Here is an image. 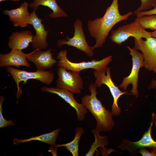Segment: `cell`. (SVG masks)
<instances>
[{"instance_id": "cell-5", "label": "cell", "mask_w": 156, "mask_h": 156, "mask_svg": "<svg viewBox=\"0 0 156 156\" xmlns=\"http://www.w3.org/2000/svg\"><path fill=\"white\" fill-rule=\"evenodd\" d=\"M110 68L107 67L105 69L101 71L95 70L94 71V75L96 78L94 83L99 88L103 84L106 85L110 91L113 99L111 113L113 115L118 116L120 115L121 110L118 106V101L120 96L123 94H132L125 90L122 92L112 80L110 73Z\"/></svg>"}, {"instance_id": "cell-16", "label": "cell", "mask_w": 156, "mask_h": 156, "mask_svg": "<svg viewBox=\"0 0 156 156\" xmlns=\"http://www.w3.org/2000/svg\"><path fill=\"white\" fill-rule=\"evenodd\" d=\"M29 54L16 49H12L7 54L0 53V67L13 66L18 68L21 66L29 67L31 65L27 59Z\"/></svg>"}, {"instance_id": "cell-32", "label": "cell", "mask_w": 156, "mask_h": 156, "mask_svg": "<svg viewBox=\"0 0 156 156\" xmlns=\"http://www.w3.org/2000/svg\"></svg>"}, {"instance_id": "cell-26", "label": "cell", "mask_w": 156, "mask_h": 156, "mask_svg": "<svg viewBox=\"0 0 156 156\" xmlns=\"http://www.w3.org/2000/svg\"><path fill=\"white\" fill-rule=\"evenodd\" d=\"M153 14H156V5L152 9L144 11H141L137 13L135 15L137 17H139L144 15H149Z\"/></svg>"}, {"instance_id": "cell-25", "label": "cell", "mask_w": 156, "mask_h": 156, "mask_svg": "<svg viewBox=\"0 0 156 156\" xmlns=\"http://www.w3.org/2000/svg\"><path fill=\"white\" fill-rule=\"evenodd\" d=\"M139 152L142 156H156V151L152 149L150 152L145 148H139Z\"/></svg>"}, {"instance_id": "cell-10", "label": "cell", "mask_w": 156, "mask_h": 156, "mask_svg": "<svg viewBox=\"0 0 156 156\" xmlns=\"http://www.w3.org/2000/svg\"><path fill=\"white\" fill-rule=\"evenodd\" d=\"M59 66L57 69L56 87L66 89L74 94H79L83 89V79L79 74Z\"/></svg>"}, {"instance_id": "cell-24", "label": "cell", "mask_w": 156, "mask_h": 156, "mask_svg": "<svg viewBox=\"0 0 156 156\" xmlns=\"http://www.w3.org/2000/svg\"><path fill=\"white\" fill-rule=\"evenodd\" d=\"M3 96H0V128H3L8 126H15L14 122L11 120H7L4 117L2 114V104L4 100Z\"/></svg>"}, {"instance_id": "cell-6", "label": "cell", "mask_w": 156, "mask_h": 156, "mask_svg": "<svg viewBox=\"0 0 156 156\" xmlns=\"http://www.w3.org/2000/svg\"><path fill=\"white\" fill-rule=\"evenodd\" d=\"M151 36V32L146 31L135 20L129 24L119 27L112 30L110 38L114 42L120 45L130 37L146 39Z\"/></svg>"}, {"instance_id": "cell-18", "label": "cell", "mask_w": 156, "mask_h": 156, "mask_svg": "<svg viewBox=\"0 0 156 156\" xmlns=\"http://www.w3.org/2000/svg\"><path fill=\"white\" fill-rule=\"evenodd\" d=\"M40 5L47 7L53 11L49 16L50 18L68 16L67 14L58 5L56 0H34L29 5L30 8L36 10Z\"/></svg>"}, {"instance_id": "cell-29", "label": "cell", "mask_w": 156, "mask_h": 156, "mask_svg": "<svg viewBox=\"0 0 156 156\" xmlns=\"http://www.w3.org/2000/svg\"><path fill=\"white\" fill-rule=\"evenodd\" d=\"M155 98L156 99V96H155ZM152 118L153 120L155 121L154 123L155 126L156 127V113H154L153 112L152 113Z\"/></svg>"}, {"instance_id": "cell-23", "label": "cell", "mask_w": 156, "mask_h": 156, "mask_svg": "<svg viewBox=\"0 0 156 156\" xmlns=\"http://www.w3.org/2000/svg\"><path fill=\"white\" fill-rule=\"evenodd\" d=\"M140 1L141 5L133 12L134 15L141 11L147 10L156 5V0H140Z\"/></svg>"}, {"instance_id": "cell-21", "label": "cell", "mask_w": 156, "mask_h": 156, "mask_svg": "<svg viewBox=\"0 0 156 156\" xmlns=\"http://www.w3.org/2000/svg\"><path fill=\"white\" fill-rule=\"evenodd\" d=\"M91 131L95 137V140L94 143L91 144L90 148L85 155L86 156H93L95 151L98 147L103 148L104 146L109 144L107 136H100L99 133V131L95 129H92Z\"/></svg>"}, {"instance_id": "cell-8", "label": "cell", "mask_w": 156, "mask_h": 156, "mask_svg": "<svg viewBox=\"0 0 156 156\" xmlns=\"http://www.w3.org/2000/svg\"><path fill=\"white\" fill-rule=\"evenodd\" d=\"M73 26L74 28V36L69 38L66 36L67 40L64 39H59L57 45L59 47L66 44L75 47L90 57L94 55V49L92 47L90 46L88 44L85 37L83 27L82 23L81 20L77 19L75 21Z\"/></svg>"}, {"instance_id": "cell-20", "label": "cell", "mask_w": 156, "mask_h": 156, "mask_svg": "<svg viewBox=\"0 0 156 156\" xmlns=\"http://www.w3.org/2000/svg\"><path fill=\"white\" fill-rule=\"evenodd\" d=\"M75 135L73 140L68 143L62 144H56L58 148L64 147L72 154L73 156H78L79 142L80 138L84 132L83 128L81 127H77L75 129Z\"/></svg>"}, {"instance_id": "cell-19", "label": "cell", "mask_w": 156, "mask_h": 156, "mask_svg": "<svg viewBox=\"0 0 156 156\" xmlns=\"http://www.w3.org/2000/svg\"><path fill=\"white\" fill-rule=\"evenodd\" d=\"M61 130L60 128H59L51 132L39 136H32L27 139L15 138L13 140V143L14 144L17 145L31 141L37 140L47 144L51 147H55L56 145V140Z\"/></svg>"}, {"instance_id": "cell-7", "label": "cell", "mask_w": 156, "mask_h": 156, "mask_svg": "<svg viewBox=\"0 0 156 156\" xmlns=\"http://www.w3.org/2000/svg\"><path fill=\"white\" fill-rule=\"evenodd\" d=\"M127 47L130 51V55L132 56V68L130 74L123 78L118 87L125 91L129 84H132V88L129 93L137 97L139 94L137 89L138 73L140 68L144 67V56L142 53L134 48H131L129 46Z\"/></svg>"}, {"instance_id": "cell-28", "label": "cell", "mask_w": 156, "mask_h": 156, "mask_svg": "<svg viewBox=\"0 0 156 156\" xmlns=\"http://www.w3.org/2000/svg\"><path fill=\"white\" fill-rule=\"evenodd\" d=\"M149 89H156V79H153L148 86Z\"/></svg>"}, {"instance_id": "cell-22", "label": "cell", "mask_w": 156, "mask_h": 156, "mask_svg": "<svg viewBox=\"0 0 156 156\" xmlns=\"http://www.w3.org/2000/svg\"><path fill=\"white\" fill-rule=\"evenodd\" d=\"M135 20L144 29L156 30V14L137 17Z\"/></svg>"}, {"instance_id": "cell-27", "label": "cell", "mask_w": 156, "mask_h": 156, "mask_svg": "<svg viewBox=\"0 0 156 156\" xmlns=\"http://www.w3.org/2000/svg\"><path fill=\"white\" fill-rule=\"evenodd\" d=\"M51 148H49V151L51 152L53 156L57 155V149L58 148L56 146V145L55 147L51 146Z\"/></svg>"}, {"instance_id": "cell-13", "label": "cell", "mask_w": 156, "mask_h": 156, "mask_svg": "<svg viewBox=\"0 0 156 156\" xmlns=\"http://www.w3.org/2000/svg\"><path fill=\"white\" fill-rule=\"evenodd\" d=\"M42 20L39 18L36 10H34L31 13L29 24L32 26L35 32L31 42L33 48L38 49H46L48 47L47 39L49 31L45 29L42 23Z\"/></svg>"}, {"instance_id": "cell-17", "label": "cell", "mask_w": 156, "mask_h": 156, "mask_svg": "<svg viewBox=\"0 0 156 156\" xmlns=\"http://www.w3.org/2000/svg\"><path fill=\"white\" fill-rule=\"evenodd\" d=\"M33 35L29 30L13 32L9 37L8 46L12 49L22 51L27 48L32 41Z\"/></svg>"}, {"instance_id": "cell-3", "label": "cell", "mask_w": 156, "mask_h": 156, "mask_svg": "<svg viewBox=\"0 0 156 156\" xmlns=\"http://www.w3.org/2000/svg\"><path fill=\"white\" fill-rule=\"evenodd\" d=\"M67 51V50H61L58 53L57 58L59 61L57 62V66L63 67L77 74L85 69L92 68L98 71L105 70L112 61L113 57L110 55L100 60L93 59L88 62H73L68 59Z\"/></svg>"}, {"instance_id": "cell-31", "label": "cell", "mask_w": 156, "mask_h": 156, "mask_svg": "<svg viewBox=\"0 0 156 156\" xmlns=\"http://www.w3.org/2000/svg\"><path fill=\"white\" fill-rule=\"evenodd\" d=\"M6 0H0V2H1L4 1ZM11 0V1H20V0Z\"/></svg>"}, {"instance_id": "cell-30", "label": "cell", "mask_w": 156, "mask_h": 156, "mask_svg": "<svg viewBox=\"0 0 156 156\" xmlns=\"http://www.w3.org/2000/svg\"><path fill=\"white\" fill-rule=\"evenodd\" d=\"M151 37L156 38V30L151 32Z\"/></svg>"}, {"instance_id": "cell-2", "label": "cell", "mask_w": 156, "mask_h": 156, "mask_svg": "<svg viewBox=\"0 0 156 156\" xmlns=\"http://www.w3.org/2000/svg\"><path fill=\"white\" fill-rule=\"evenodd\" d=\"M97 87L94 83H90L89 86L90 94L83 96L81 98V103L94 117L96 122L95 129L99 131H109L115 123L111 112L106 109L101 101L97 98Z\"/></svg>"}, {"instance_id": "cell-1", "label": "cell", "mask_w": 156, "mask_h": 156, "mask_svg": "<svg viewBox=\"0 0 156 156\" xmlns=\"http://www.w3.org/2000/svg\"><path fill=\"white\" fill-rule=\"evenodd\" d=\"M118 0H113L101 17L89 20L87 23L88 30L90 36L96 40L92 47L94 49L102 47L112 28L117 23L127 20L133 12L130 11L125 15L121 14L119 10Z\"/></svg>"}, {"instance_id": "cell-9", "label": "cell", "mask_w": 156, "mask_h": 156, "mask_svg": "<svg viewBox=\"0 0 156 156\" xmlns=\"http://www.w3.org/2000/svg\"><path fill=\"white\" fill-rule=\"evenodd\" d=\"M135 46L144 56V67L149 71L156 74V38L152 37L144 40L142 38H134Z\"/></svg>"}, {"instance_id": "cell-15", "label": "cell", "mask_w": 156, "mask_h": 156, "mask_svg": "<svg viewBox=\"0 0 156 156\" xmlns=\"http://www.w3.org/2000/svg\"><path fill=\"white\" fill-rule=\"evenodd\" d=\"M29 3L25 1L18 8L10 10H3L4 14L8 15L10 21L15 27H25L29 24L31 13L28 11Z\"/></svg>"}, {"instance_id": "cell-11", "label": "cell", "mask_w": 156, "mask_h": 156, "mask_svg": "<svg viewBox=\"0 0 156 156\" xmlns=\"http://www.w3.org/2000/svg\"><path fill=\"white\" fill-rule=\"evenodd\" d=\"M155 121L152 120L148 130L145 131L142 138L135 142L123 139L121 143L117 147L123 151H127L131 154H136L138 149L143 148H149L156 151V141L153 138L151 134L152 126Z\"/></svg>"}, {"instance_id": "cell-4", "label": "cell", "mask_w": 156, "mask_h": 156, "mask_svg": "<svg viewBox=\"0 0 156 156\" xmlns=\"http://www.w3.org/2000/svg\"><path fill=\"white\" fill-rule=\"evenodd\" d=\"M6 71L12 76L17 87V95L20 96L22 94L19 83L23 81L25 84L27 80L35 79L46 85H50L54 80V75L51 71H42L37 70L35 72H30L19 70L11 66H7Z\"/></svg>"}, {"instance_id": "cell-14", "label": "cell", "mask_w": 156, "mask_h": 156, "mask_svg": "<svg viewBox=\"0 0 156 156\" xmlns=\"http://www.w3.org/2000/svg\"><path fill=\"white\" fill-rule=\"evenodd\" d=\"M54 49H50L44 51L42 49H36L29 53L27 60L35 65L37 70L44 71L51 68L57 62L53 58L51 51Z\"/></svg>"}, {"instance_id": "cell-12", "label": "cell", "mask_w": 156, "mask_h": 156, "mask_svg": "<svg viewBox=\"0 0 156 156\" xmlns=\"http://www.w3.org/2000/svg\"><path fill=\"white\" fill-rule=\"evenodd\" d=\"M41 90L42 92H50L58 95L75 109L78 120L82 121L84 120L85 115L87 113V109L82 103H79L75 100L74 93L66 89L57 87H48L43 86L41 88Z\"/></svg>"}]
</instances>
